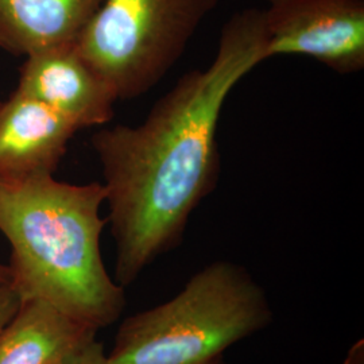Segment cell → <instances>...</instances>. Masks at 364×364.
I'll use <instances>...</instances> for the list:
<instances>
[{"mask_svg":"<svg viewBox=\"0 0 364 364\" xmlns=\"http://www.w3.org/2000/svg\"><path fill=\"white\" fill-rule=\"evenodd\" d=\"M266 60L263 10L236 13L221 28L212 63L185 73L142 123L117 124L92 136L120 287L134 284L181 245L192 213L219 180L216 136L225 100Z\"/></svg>","mask_w":364,"mask_h":364,"instance_id":"obj_1","label":"cell"},{"mask_svg":"<svg viewBox=\"0 0 364 364\" xmlns=\"http://www.w3.org/2000/svg\"><path fill=\"white\" fill-rule=\"evenodd\" d=\"M103 183L75 185L54 174L0 177V232L11 247V287L82 324L102 329L126 308L124 287L107 273L100 237Z\"/></svg>","mask_w":364,"mask_h":364,"instance_id":"obj_2","label":"cell"},{"mask_svg":"<svg viewBox=\"0 0 364 364\" xmlns=\"http://www.w3.org/2000/svg\"><path fill=\"white\" fill-rule=\"evenodd\" d=\"M273 318L264 289L247 269L216 260L173 299L123 320L107 356L109 364H213Z\"/></svg>","mask_w":364,"mask_h":364,"instance_id":"obj_3","label":"cell"},{"mask_svg":"<svg viewBox=\"0 0 364 364\" xmlns=\"http://www.w3.org/2000/svg\"><path fill=\"white\" fill-rule=\"evenodd\" d=\"M218 1L102 0L76 46L119 100L135 99L178 63Z\"/></svg>","mask_w":364,"mask_h":364,"instance_id":"obj_4","label":"cell"},{"mask_svg":"<svg viewBox=\"0 0 364 364\" xmlns=\"http://www.w3.org/2000/svg\"><path fill=\"white\" fill-rule=\"evenodd\" d=\"M266 58L306 55L341 75L364 69V0H273L263 10Z\"/></svg>","mask_w":364,"mask_h":364,"instance_id":"obj_5","label":"cell"},{"mask_svg":"<svg viewBox=\"0 0 364 364\" xmlns=\"http://www.w3.org/2000/svg\"><path fill=\"white\" fill-rule=\"evenodd\" d=\"M16 91L49 107L77 131L109 123L119 100L76 43L26 57Z\"/></svg>","mask_w":364,"mask_h":364,"instance_id":"obj_6","label":"cell"},{"mask_svg":"<svg viewBox=\"0 0 364 364\" xmlns=\"http://www.w3.org/2000/svg\"><path fill=\"white\" fill-rule=\"evenodd\" d=\"M76 132L49 107L15 90L0 102V177L54 174Z\"/></svg>","mask_w":364,"mask_h":364,"instance_id":"obj_7","label":"cell"},{"mask_svg":"<svg viewBox=\"0 0 364 364\" xmlns=\"http://www.w3.org/2000/svg\"><path fill=\"white\" fill-rule=\"evenodd\" d=\"M97 332L48 301L21 299L0 331V364H63Z\"/></svg>","mask_w":364,"mask_h":364,"instance_id":"obj_8","label":"cell"},{"mask_svg":"<svg viewBox=\"0 0 364 364\" xmlns=\"http://www.w3.org/2000/svg\"><path fill=\"white\" fill-rule=\"evenodd\" d=\"M102 0H0V49L28 57L73 45Z\"/></svg>","mask_w":364,"mask_h":364,"instance_id":"obj_9","label":"cell"},{"mask_svg":"<svg viewBox=\"0 0 364 364\" xmlns=\"http://www.w3.org/2000/svg\"><path fill=\"white\" fill-rule=\"evenodd\" d=\"M63 364H109V362L105 346L95 338Z\"/></svg>","mask_w":364,"mask_h":364,"instance_id":"obj_10","label":"cell"},{"mask_svg":"<svg viewBox=\"0 0 364 364\" xmlns=\"http://www.w3.org/2000/svg\"><path fill=\"white\" fill-rule=\"evenodd\" d=\"M19 304L21 297L11 285L0 287V331L10 321Z\"/></svg>","mask_w":364,"mask_h":364,"instance_id":"obj_11","label":"cell"},{"mask_svg":"<svg viewBox=\"0 0 364 364\" xmlns=\"http://www.w3.org/2000/svg\"><path fill=\"white\" fill-rule=\"evenodd\" d=\"M11 285V272L9 264L0 263V287Z\"/></svg>","mask_w":364,"mask_h":364,"instance_id":"obj_12","label":"cell"},{"mask_svg":"<svg viewBox=\"0 0 364 364\" xmlns=\"http://www.w3.org/2000/svg\"><path fill=\"white\" fill-rule=\"evenodd\" d=\"M213 364H228L227 362H225V359L224 358H221V359H219L218 362H215Z\"/></svg>","mask_w":364,"mask_h":364,"instance_id":"obj_13","label":"cell"},{"mask_svg":"<svg viewBox=\"0 0 364 364\" xmlns=\"http://www.w3.org/2000/svg\"><path fill=\"white\" fill-rule=\"evenodd\" d=\"M266 1H267V3H270V1H273V0H266Z\"/></svg>","mask_w":364,"mask_h":364,"instance_id":"obj_14","label":"cell"}]
</instances>
